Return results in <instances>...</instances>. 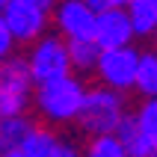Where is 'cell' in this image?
I'll list each match as a JSON object with an SVG mask.
<instances>
[{"mask_svg": "<svg viewBox=\"0 0 157 157\" xmlns=\"http://www.w3.org/2000/svg\"><path fill=\"white\" fill-rule=\"evenodd\" d=\"M83 95H86V83L68 71L62 77L42 80L33 89V107L39 119L48 124H71L77 122V113L83 107Z\"/></svg>", "mask_w": 157, "mask_h": 157, "instance_id": "cell-1", "label": "cell"}, {"mask_svg": "<svg viewBox=\"0 0 157 157\" xmlns=\"http://www.w3.org/2000/svg\"><path fill=\"white\" fill-rule=\"evenodd\" d=\"M124 116H128L124 92H116V89L98 83V86H86L83 107L77 113V128L86 136H104V133L119 131Z\"/></svg>", "mask_w": 157, "mask_h": 157, "instance_id": "cell-2", "label": "cell"}, {"mask_svg": "<svg viewBox=\"0 0 157 157\" xmlns=\"http://www.w3.org/2000/svg\"><path fill=\"white\" fill-rule=\"evenodd\" d=\"M33 77L24 56L0 59V116H21L33 107Z\"/></svg>", "mask_w": 157, "mask_h": 157, "instance_id": "cell-3", "label": "cell"}, {"mask_svg": "<svg viewBox=\"0 0 157 157\" xmlns=\"http://www.w3.org/2000/svg\"><path fill=\"white\" fill-rule=\"evenodd\" d=\"M27 68L33 83L42 80H53L71 71V59H68V42L59 33H42L36 42H30V53L24 56Z\"/></svg>", "mask_w": 157, "mask_h": 157, "instance_id": "cell-4", "label": "cell"}, {"mask_svg": "<svg viewBox=\"0 0 157 157\" xmlns=\"http://www.w3.org/2000/svg\"><path fill=\"white\" fill-rule=\"evenodd\" d=\"M56 0H6L3 18L18 44H30L48 30L51 24V9Z\"/></svg>", "mask_w": 157, "mask_h": 157, "instance_id": "cell-5", "label": "cell"}, {"mask_svg": "<svg viewBox=\"0 0 157 157\" xmlns=\"http://www.w3.org/2000/svg\"><path fill=\"white\" fill-rule=\"evenodd\" d=\"M136 62L140 51L133 44H119V48H101L95 62V74L101 86H110L116 92H133V77H136Z\"/></svg>", "mask_w": 157, "mask_h": 157, "instance_id": "cell-6", "label": "cell"}, {"mask_svg": "<svg viewBox=\"0 0 157 157\" xmlns=\"http://www.w3.org/2000/svg\"><path fill=\"white\" fill-rule=\"evenodd\" d=\"M51 21L65 42L92 39L95 33V9L86 0H56L51 9Z\"/></svg>", "mask_w": 157, "mask_h": 157, "instance_id": "cell-7", "label": "cell"}, {"mask_svg": "<svg viewBox=\"0 0 157 157\" xmlns=\"http://www.w3.org/2000/svg\"><path fill=\"white\" fill-rule=\"evenodd\" d=\"M92 39L98 42V48H119V44H131L136 36H133V27H131V18H128L124 6L95 12V33H92Z\"/></svg>", "mask_w": 157, "mask_h": 157, "instance_id": "cell-8", "label": "cell"}, {"mask_svg": "<svg viewBox=\"0 0 157 157\" xmlns=\"http://www.w3.org/2000/svg\"><path fill=\"white\" fill-rule=\"evenodd\" d=\"M21 151L27 157H83V151L77 145L56 136L51 128H39V124L30 128V133L21 142Z\"/></svg>", "mask_w": 157, "mask_h": 157, "instance_id": "cell-9", "label": "cell"}, {"mask_svg": "<svg viewBox=\"0 0 157 157\" xmlns=\"http://www.w3.org/2000/svg\"><path fill=\"white\" fill-rule=\"evenodd\" d=\"M116 136H119V142H122V148L128 151V157H157V148L140 133V128L133 124V116L131 113L124 116V122L119 124Z\"/></svg>", "mask_w": 157, "mask_h": 157, "instance_id": "cell-10", "label": "cell"}, {"mask_svg": "<svg viewBox=\"0 0 157 157\" xmlns=\"http://www.w3.org/2000/svg\"><path fill=\"white\" fill-rule=\"evenodd\" d=\"M124 12L131 18L133 36H154V30H157V0H128Z\"/></svg>", "mask_w": 157, "mask_h": 157, "instance_id": "cell-11", "label": "cell"}, {"mask_svg": "<svg viewBox=\"0 0 157 157\" xmlns=\"http://www.w3.org/2000/svg\"><path fill=\"white\" fill-rule=\"evenodd\" d=\"M30 128H33V122L27 119V113L0 116V154L21 148V142H24V136L30 133Z\"/></svg>", "mask_w": 157, "mask_h": 157, "instance_id": "cell-12", "label": "cell"}, {"mask_svg": "<svg viewBox=\"0 0 157 157\" xmlns=\"http://www.w3.org/2000/svg\"><path fill=\"white\" fill-rule=\"evenodd\" d=\"M133 92H140L142 98H157V51H140Z\"/></svg>", "mask_w": 157, "mask_h": 157, "instance_id": "cell-13", "label": "cell"}, {"mask_svg": "<svg viewBox=\"0 0 157 157\" xmlns=\"http://www.w3.org/2000/svg\"><path fill=\"white\" fill-rule=\"evenodd\" d=\"M98 53H101V48H98L95 39H74V42H68L71 71H80V74H89V71H95Z\"/></svg>", "mask_w": 157, "mask_h": 157, "instance_id": "cell-14", "label": "cell"}, {"mask_svg": "<svg viewBox=\"0 0 157 157\" xmlns=\"http://www.w3.org/2000/svg\"><path fill=\"white\" fill-rule=\"evenodd\" d=\"M131 116H133V124L140 128V133L157 148V98H142V104Z\"/></svg>", "mask_w": 157, "mask_h": 157, "instance_id": "cell-15", "label": "cell"}, {"mask_svg": "<svg viewBox=\"0 0 157 157\" xmlns=\"http://www.w3.org/2000/svg\"><path fill=\"white\" fill-rule=\"evenodd\" d=\"M83 157H128V151L122 148L116 133H104V136H92L89 140Z\"/></svg>", "mask_w": 157, "mask_h": 157, "instance_id": "cell-16", "label": "cell"}, {"mask_svg": "<svg viewBox=\"0 0 157 157\" xmlns=\"http://www.w3.org/2000/svg\"><path fill=\"white\" fill-rule=\"evenodd\" d=\"M15 36H12V30H9L6 18H3V12H0V59H6V56H12L15 53Z\"/></svg>", "mask_w": 157, "mask_h": 157, "instance_id": "cell-17", "label": "cell"}, {"mask_svg": "<svg viewBox=\"0 0 157 157\" xmlns=\"http://www.w3.org/2000/svg\"><path fill=\"white\" fill-rule=\"evenodd\" d=\"M89 6L101 12V9H116V6H128V0H86Z\"/></svg>", "mask_w": 157, "mask_h": 157, "instance_id": "cell-18", "label": "cell"}, {"mask_svg": "<svg viewBox=\"0 0 157 157\" xmlns=\"http://www.w3.org/2000/svg\"><path fill=\"white\" fill-rule=\"evenodd\" d=\"M0 157H27L21 148H15V151H6V154H0Z\"/></svg>", "mask_w": 157, "mask_h": 157, "instance_id": "cell-19", "label": "cell"}, {"mask_svg": "<svg viewBox=\"0 0 157 157\" xmlns=\"http://www.w3.org/2000/svg\"><path fill=\"white\" fill-rule=\"evenodd\" d=\"M3 6H6V0H0V12H3Z\"/></svg>", "mask_w": 157, "mask_h": 157, "instance_id": "cell-20", "label": "cell"}, {"mask_svg": "<svg viewBox=\"0 0 157 157\" xmlns=\"http://www.w3.org/2000/svg\"><path fill=\"white\" fill-rule=\"evenodd\" d=\"M154 39H157V30H154Z\"/></svg>", "mask_w": 157, "mask_h": 157, "instance_id": "cell-21", "label": "cell"}]
</instances>
